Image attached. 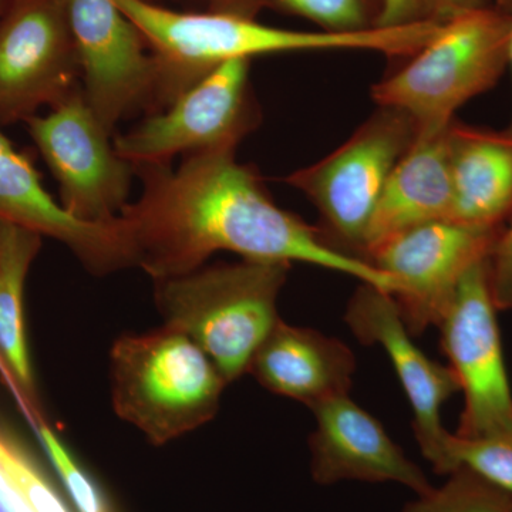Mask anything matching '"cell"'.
I'll list each match as a JSON object with an SVG mask.
<instances>
[{"label": "cell", "instance_id": "cell-16", "mask_svg": "<svg viewBox=\"0 0 512 512\" xmlns=\"http://www.w3.org/2000/svg\"><path fill=\"white\" fill-rule=\"evenodd\" d=\"M356 372L352 350L315 329L279 320L256 350L248 373L269 392L312 406L349 394Z\"/></svg>", "mask_w": 512, "mask_h": 512}, {"label": "cell", "instance_id": "cell-3", "mask_svg": "<svg viewBox=\"0 0 512 512\" xmlns=\"http://www.w3.org/2000/svg\"><path fill=\"white\" fill-rule=\"evenodd\" d=\"M110 376L114 412L154 446L214 419L229 384L190 336L167 325L120 336Z\"/></svg>", "mask_w": 512, "mask_h": 512}, {"label": "cell", "instance_id": "cell-25", "mask_svg": "<svg viewBox=\"0 0 512 512\" xmlns=\"http://www.w3.org/2000/svg\"><path fill=\"white\" fill-rule=\"evenodd\" d=\"M490 286L498 311H511L512 211L490 256Z\"/></svg>", "mask_w": 512, "mask_h": 512}, {"label": "cell", "instance_id": "cell-29", "mask_svg": "<svg viewBox=\"0 0 512 512\" xmlns=\"http://www.w3.org/2000/svg\"><path fill=\"white\" fill-rule=\"evenodd\" d=\"M494 8L501 13L508 26V66L512 70V0H494ZM510 130H512V120Z\"/></svg>", "mask_w": 512, "mask_h": 512}, {"label": "cell", "instance_id": "cell-22", "mask_svg": "<svg viewBox=\"0 0 512 512\" xmlns=\"http://www.w3.org/2000/svg\"><path fill=\"white\" fill-rule=\"evenodd\" d=\"M0 468L35 512H72L55 484L25 446L0 424Z\"/></svg>", "mask_w": 512, "mask_h": 512}, {"label": "cell", "instance_id": "cell-19", "mask_svg": "<svg viewBox=\"0 0 512 512\" xmlns=\"http://www.w3.org/2000/svg\"><path fill=\"white\" fill-rule=\"evenodd\" d=\"M42 244L40 232L0 217V379L33 430L47 419L30 362L23 301Z\"/></svg>", "mask_w": 512, "mask_h": 512}, {"label": "cell", "instance_id": "cell-6", "mask_svg": "<svg viewBox=\"0 0 512 512\" xmlns=\"http://www.w3.org/2000/svg\"><path fill=\"white\" fill-rule=\"evenodd\" d=\"M417 133L409 114L379 106L338 150L285 178L318 208L333 247L366 261L367 229L377 201Z\"/></svg>", "mask_w": 512, "mask_h": 512}, {"label": "cell", "instance_id": "cell-24", "mask_svg": "<svg viewBox=\"0 0 512 512\" xmlns=\"http://www.w3.org/2000/svg\"><path fill=\"white\" fill-rule=\"evenodd\" d=\"M35 433L77 511L111 512L104 495L89 474L77 463L76 458L60 439L57 431L50 426L49 421L40 423Z\"/></svg>", "mask_w": 512, "mask_h": 512}, {"label": "cell", "instance_id": "cell-23", "mask_svg": "<svg viewBox=\"0 0 512 512\" xmlns=\"http://www.w3.org/2000/svg\"><path fill=\"white\" fill-rule=\"evenodd\" d=\"M268 8L311 20L322 32L353 35L379 29L383 0H268Z\"/></svg>", "mask_w": 512, "mask_h": 512}, {"label": "cell", "instance_id": "cell-20", "mask_svg": "<svg viewBox=\"0 0 512 512\" xmlns=\"http://www.w3.org/2000/svg\"><path fill=\"white\" fill-rule=\"evenodd\" d=\"M460 468L476 474L512 500V431L481 437L451 434L443 476Z\"/></svg>", "mask_w": 512, "mask_h": 512}, {"label": "cell", "instance_id": "cell-5", "mask_svg": "<svg viewBox=\"0 0 512 512\" xmlns=\"http://www.w3.org/2000/svg\"><path fill=\"white\" fill-rule=\"evenodd\" d=\"M406 66L372 89L380 107L404 111L419 131H441L468 100L493 89L508 67V26L497 9L441 25Z\"/></svg>", "mask_w": 512, "mask_h": 512}, {"label": "cell", "instance_id": "cell-1", "mask_svg": "<svg viewBox=\"0 0 512 512\" xmlns=\"http://www.w3.org/2000/svg\"><path fill=\"white\" fill-rule=\"evenodd\" d=\"M237 150H214L170 165L134 168L144 190L119 221L133 266L154 281L197 271L211 255L247 261L302 262L359 279L396 295L399 285L375 266L333 247L322 229L282 210Z\"/></svg>", "mask_w": 512, "mask_h": 512}, {"label": "cell", "instance_id": "cell-27", "mask_svg": "<svg viewBox=\"0 0 512 512\" xmlns=\"http://www.w3.org/2000/svg\"><path fill=\"white\" fill-rule=\"evenodd\" d=\"M430 22L444 25L450 20L493 8L494 0H424Z\"/></svg>", "mask_w": 512, "mask_h": 512}, {"label": "cell", "instance_id": "cell-30", "mask_svg": "<svg viewBox=\"0 0 512 512\" xmlns=\"http://www.w3.org/2000/svg\"><path fill=\"white\" fill-rule=\"evenodd\" d=\"M13 2H15V0H0V18L8 12Z\"/></svg>", "mask_w": 512, "mask_h": 512}, {"label": "cell", "instance_id": "cell-17", "mask_svg": "<svg viewBox=\"0 0 512 512\" xmlns=\"http://www.w3.org/2000/svg\"><path fill=\"white\" fill-rule=\"evenodd\" d=\"M447 128L419 131L384 185L367 229L365 259L407 229L450 220L453 208Z\"/></svg>", "mask_w": 512, "mask_h": 512}, {"label": "cell", "instance_id": "cell-12", "mask_svg": "<svg viewBox=\"0 0 512 512\" xmlns=\"http://www.w3.org/2000/svg\"><path fill=\"white\" fill-rule=\"evenodd\" d=\"M84 99L113 134L120 120L157 111L158 70L146 40L111 0H66Z\"/></svg>", "mask_w": 512, "mask_h": 512}, {"label": "cell", "instance_id": "cell-13", "mask_svg": "<svg viewBox=\"0 0 512 512\" xmlns=\"http://www.w3.org/2000/svg\"><path fill=\"white\" fill-rule=\"evenodd\" d=\"M345 320L360 342L382 346L386 352L412 406L421 453L437 474H443L451 433L441 423V409L460 392L453 370L434 362L413 342L396 299L376 286L357 289Z\"/></svg>", "mask_w": 512, "mask_h": 512}, {"label": "cell", "instance_id": "cell-2", "mask_svg": "<svg viewBox=\"0 0 512 512\" xmlns=\"http://www.w3.org/2000/svg\"><path fill=\"white\" fill-rule=\"evenodd\" d=\"M146 40L158 70L157 111L167 109L202 77L232 59L320 50L403 52L400 29L353 35L272 28L256 19L208 12H178L150 0H111Z\"/></svg>", "mask_w": 512, "mask_h": 512}, {"label": "cell", "instance_id": "cell-4", "mask_svg": "<svg viewBox=\"0 0 512 512\" xmlns=\"http://www.w3.org/2000/svg\"><path fill=\"white\" fill-rule=\"evenodd\" d=\"M289 268L247 259L201 266L154 281V298L164 325L190 336L232 383L248 373L256 350L281 320L278 298Z\"/></svg>", "mask_w": 512, "mask_h": 512}, {"label": "cell", "instance_id": "cell-10", "mask_svg": "<svg viewBox=\"0 0 512 512\" xmlns=\"http://www.w3.org/2000/svg\"><path fill=\"white\" fill-rule=\"evenodd\" d=\"M66 0H15L0 18V124L37 116L80 89Z\"/></svg>", "mask_w": 512, "mask_h": 512}, {"label": "cell", "instance_id": "cell-14", "mask_svg": "<svg viewBox=\"0 0 512 512\" xmlns=\"http://www.w3.org/2000/svg\"><path fill=\"white\" fill-rule=\"evenodd\" d=\"M311 410L316 427L309 448L316 483H397L417 495L433 490L426 474L390 439L380 421L349 394L315 404Z\"/></svg>", "mask_w": 512, "mask_h": 512}, {"label": "cell", "instance_id": "cell-31", "mask_svg": "<svg viewBox=\"0 0 512 512\" xmlns=\"http://www.w3.org/2000/svg\"><path fill=\"white\" fill-rule=\"evenodd\" d=\"M150 2H151V0H150Z\"/></svg>", "mask_w": 512, "mask_h": 512}, {"label": "cell", "instance_id": "cell-15", "mask_svg": "<svg viewBox=\"0 0 512 512\" xmlns=\"http://www.w3.org/2000/svg\"><path fill=\"white\" fill-rule=\"evenodd\" d=\"M0 217L62 242L92 274L106 275L133 266L119 218L109 225L86 224L73 218L50 197L35 165L2 131Z\"/></svg>", "mask_w": 512, "mask_h": 512}, {"label": "cell", "instance_id": "cell-18", "mask_svg": "<svg viewBox=\"0 0 512 512\" xmlns=\"http://www.w3.org/2000/svg\"><path fill=\"white\" fill-rule=\"evenodd\" d=\"M453 208L451 221L503 228L512 211V130L451 121L447 128Z\"/></svg>", "mask_w": 512, "mask_h": 512}, {"label": "cell", "instance_id": "cell-7", "mask_svg": "<svg viewBox=\"0 0 512 512\" xmlns=\"http://www.w3.org/2000/svg\"><path fill=\"white\" fill-rule=\"evenodd\" d=\"M251 59H232L212 70L167 109L150 114L116 137L114 148L134 168L170 165L178 154L237 150L261 124L252 92Z\"/></svg>", "mask_w": 512, "mask_h": 512}, {"label": "cell", "instance_id": "cell-11", "mask_svg": "<svg viewBox=\"0 0 512 512\" xmlns=\"http://www.w3.org/2000/svg\"><path fill=\"white\" fill-rule=\"evenodd\" d=\"M503 228L433 221L387 239L370 254L367 262L399 285L393 298L412 335L439 325L461 279L490 259Z\"/></svg>", "mask_w": 512, "mask_h": 512}, {"label": "cell", "instance_id": "cell-26", "mask_svg": "<svg viewBox=\"0 0 512 512\" xmlns=\"http://www.w3.org/2000/svg\"><path fill=\"white\" fill-rule=\"evenodd\" d=\"M424 22H430L424 0H383L379 28H403Z\"/></svg>", "mask_w": 512, "mask_h": 512}, {"label": "cell", "instance_id": "cell-21", "mask_svg": "<svg viewBox=\"0 0 512 512\" xmlns=\"http://www.w3.org/2000/svg\"><path fill=\"white\" fill-rule=\"evenodd\" d=\"M402 512H512V500L476 474L460 468L440 488L417 495Z\"/></svg>", "mask_w": 512, "mask_h": 512}, {"label": "cell", "instance_id": "cell-9", "mask_svg": "<svg viewBox=\"0 0 512 512\" xmlns=\"http://www.w3.org/2000/svg\"><path fill=\"white\" fill-rule=\"evenodd\" d=\"M26 124L59 183L64 210L86 224L116 222L127 205L134 167L110 143L111 134L90 109L82 87Z\"/></svg>", "mask_w": 512, "mask_h": 512}, {"label": "cell", "instance_id": "cell-28", "mask_svg": "<svg viewBox=\"0 0 512 512\" xmlns=\"http://www.w3.org/2000/svg\"><path fill=\"white\" fill-rule=\"evenodd\" d=\"M204 8V12L217 15L237 16L256 19L262 10L268 8V0H192Z\"/></svg>", "mask_w": 512, "mask_h": 512}, {"label": "cell", "instance_id": "cell-8", "mask_svg": "<svg viewBox=\"0 0 512 512\" xmlns=\"http://www.w3.org/2000/svg\"><path fill=\"white\" fill-rule=\"evenodd\" d=\"M497 311L490 286V259H485L468 269L437 325L441 348L464 393L457 436L512 431V392Z\"/></svg>", "mask_w": 512, "mask_h": 512}]
</instances>
